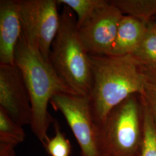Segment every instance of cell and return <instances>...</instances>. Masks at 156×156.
Returning <instances> with one entry per match:
<instances>
[{"instance_id": "1", "label": "cell", "mask_w": 156, "mask_h": 156, "mask_svg": "<svg viewBox=\"0 0 156 156\" xmlns=\"http://www.w3.org/2000/svg\"><path fill=\"white\" fill-rule=\"evenodd\" d=\"M89 57L92 85L88 99L95 125L100 127L116 107L135 94L143 93L145 74L133 55Z\"/></svg>"}, {"instance_id": "2", "label": "cell", "mask_w": 156, "mask_h": 156, "mask_svg": "<svg viewBox=\"0 0 156 156\" xmlns=\"http://www.w3.org/2000/svg\"><path fill=\"white\" fill-rule=\"evenodd\" d=\"M15 62L22 73L31 105V128L46 147L49 140L47 133L54 122L48 111L49 104L58 94H76L38 50L27 42L23 35L17 43Z\"/></svg>"}, {"instance_id": "3", "label": "cell", "mask_w": 156, "mask_h": 156, "mask_svg": "<svg viewBox=\"0 0 156 156\" xmlns=\"http://www.w3.org/2000/svg\"><path fill=\"white\" fill-rule=\"evenodd\" d=\"M49 62L57 75L76 94L89 97L92 85L89 55L79 38L77 18L64 5L60 27L51 48Z\"/></svg>"}, {"instance_id": "4", "label": "cell", "mask_w": 156, "mask_h": 156, "mask_svg": "<svg viewBox=\"0 0 156 156\" xmlns=\"http://www.w3.org/2000/svg\"><path fill=\"white\" fill-rule=\"evenodd\" d=\"M140 137L139 109L133 95L116 107L102 126L97 127L98 156H134Z\"/></svg>"}, {"instance_id": "5", "label": "cell", "mask_w": 156, "mask_h": 156, "mask_svg": "<svg viewBox=\"0 0 156 156\" xmlns=\"http://www.w3.org/2000/svg\"><path fill=\"white\" fill-rule=\"evenodd\" d=\"M27 42L49 62L51 45L60 23L56 0H17Z\"/></svg>"}, {"instance_id": "6", "label": "cell", "mask_w": 156, "mask_h": 156, "mask_svg": "<svg viewBox=\"0 0 156 156\" xmlns=\"http://www.w3.org/2000/svg\"><path fill=\"white\" fill-rule=\"evenodd\" d=\"M50 104L62 113L78 141L82 156H98L97 127L93 121L87 97L74 94L55 95Z\"/></svg>"}, {"instance_id": "7", "label": "cell", "mask_w": 156, "mask_h": 156, "mask_svg": "<svg viewBox=\"0 0 156 156\" xmlns=\"http://www.w3.org/2000/svg\"><path fill=\"white\" fill-rule=\"evenodd\" d=\"M123 16L120 9L108 1L78 26L79 38L89 55L109 56Z\"/></svg>"}, {"instance_id": "8", "label": "cell", "mask_w": 156, "mask_h": 156, "mask_svg": "<svg viewBox=\"0 0 156 156\" xmlns=\"http://www.w3.org/2000/svg\"><path fill=\"white\" fill-rule=\"evenodd\" d=\"M0 108L22 127L30 125V95L22 72L16 64H0Z\"/></svg>"}, {"instance_id": "9", "label": "cell", "mask_w": 156, "mask_h": 156, "mask_svg": "<svg viewBox=\"0 0 156 156\" xmlns=\"http://www.w3.org/2000/svg\"><path fill=\"white\" fill-rule=\"evenodd\" d=\"M22 34L17 0L0 1V64L15 65V54Z\"/></svg>"}, {"instance_id": "10", "label": "cell", "mask_w": 156, "mask_h": 156, "mask_svg": "<svg viewBox=\"0 0 156 156\" xmlns=\"http://www.w3.org/2000/svg\"><path fill=\"white\" fill-rule=\"evenodd\" d=\"M148 26V24L134 17L124 15L109 56L133 55L144 39Z\"/></svg>"}, {"instance_id": "11", "label": "cell", "mask_w": 156, "mask_h": 156, "mask_svg": "<svg viewBox=\"0 0 156 156\" xmlns=\"http://www.w3.org/2000/svg\"><path fill=\"white\" fill-rule=\"evenodd\" d=\"M111 2L123 15L134 17L146 24L156 15V0H115Z\"/></svg>"}, {"instance_id": "12", "label": "cell", "mask_w": 156, "mask_h": 156, "mask_svg": "<svg viewBox=\"0 0 156 156\" xmlns=\"http://www.w3.org/2000/svg\"><path fill=\"white\" fill-rule=\"evenodd\" d=\"M25 138L26 134L22 127L0 108V142L16 146L23 142Z\"/></svg>"}, {"instance_id": "13", "label": "cell", "mask_w": 156, "mask_h": 156, "mask_svg": "<svg viewBox=\"0 0 156 156\" xmlns=\"http://www.w3.org/2000/svg\"><path fill=\"white\" fill-rule=\"evenodd\" d=\"M140 156H156V124L147 104L144 112L143 140Z\"/></svg>"}, {"instance_id": "14", "label": "cell", "mask_w": 156, "mask_h": 156, "mask_svg": "<svg viewBox=\"0 0 156 156\" xmlns=\"http://www.w3.org/2000/svg\"><path fill=\"white\" fill-rule=\"evenodd\" d=\"M133 55L141 63L156 69V33L149 25L145 38Z\"/></svg>"}, {"instance_id": "15", "label": "cell", "mask_w": 156, "mask_h": 156, "mask_svg": "<svg viewBox=\"0 0 156 156\" xmlns=\"http://www.w3.org/2000/svg\"><path fill=\"white\" fill-rule=\"evenodd\" d=\"M58 4L67 6L77 15V24L79 26L98 8L108 2L105 0H57Z\"/></svg>"}, {"instance_id": "16", "label": "cell", "mask_w": 156, "mask_h": 156, "mask_svg": "<svg viewBox=\"0 0 156 156\" xmlns=\"http://www.w3.org/2000/svg\"><path fill=\"white\" fill-rule=\"evenodd\" d=\"M55 123V135L48 140L46 148L51 156H69L71 151V145L61 131L58 124Z\"/></svg>"}, {"instance_id": "17", "label": "cell", "mask_w": 156, "mask_h": 156, "mask_svg": "<svg viewBox=\"0 0 156 156\" xmlns=\"http://www.w3.org/2000/svg\"><path fill=\"white\" fill-rule=\"evenodd\" d=\"M142 95L151 109L156 126V76L145 75L144 89Z\"/></svg>"}, {"instance_id": "18", "label": "cell", "mask_w": 156, "mask_h": 156, "mask_svg": "<svg viewBox=\"0 0 156 156\" xmlns=\"http://www.w3.org/2000/svg\"><path fill=\"white\" fill-rule=\"evenodd\" d=\"M15 145L0 142V156H16Z\"/></svg>"}, {"instance_id": "19", "label": "cell", "mask_w": 156, "mask_h": 156, "mask_svg": "<svg viewBox=\"0 0 156 156\" xmlns=\"http://www.w3.org/2000/svg\"><path fill=\"white\" fill-rule=\"evenodd\" d=\"M153 27H154V31H155V32L156 33V25L154 26Z\"/></svg>"}, {"instance_id": "20", "label": "cell", "mask_w": 156, "mask_h": 156, "mask_svg": "<svg viewBox=\"0 0 156 156\" xmlns=\"http://www.w3.org/2000/svg\"></svg>"}]
</instances>
